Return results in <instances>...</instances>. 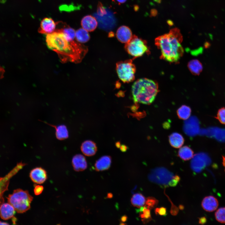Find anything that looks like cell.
Here are the masks:
<instances>
[{"label": "cell", "mask_w": 225, "mask_h": 225, "mask_svg": "<svg viewBox=\"0 0 225 225\" xmlns=\"http://www.w3.org/2000/svg\"><path fill=\"white\" fill-rule=\"evenodd\" d=\"M46 40L48 48L56 52L63 62H79L87 52L85 46L74 40L69 41L63 33L59 31L47 34Z\"/></svg>", "instance_id": "6da1fadb"}, {"label": "cell", "mask_w": 225, "mask_h": 225, "mask_svg": "<svg viewBox=\"0 0 225 225\" xmlns=\"http://www.w3.org/2000/svg\"><path fill=\"white\" fill-rule=\"evenodd\" d=\"M182 36L177 28L156 38L155 43L160 50V58L169 62L177 63L182 57L184 49L181 45Z\"/></svg>", "instance_id": "7a4b0ae2"}, {"label": "cell", "mask_w": 225, "mask_h": 225, "mask_svg": "<svg viewBox=\"0 0 225 225\" xmlns=\"http://www.w3.org/2000/svg\"><path fill=\"white\" fill-rule=\"evenodd\" d=\"M158 91L157 82L147 78L137 80L132 87V99L134 102L145 104L152 102Z\"/></svg>", "instance_id": "3957f363"}, {"label": "cell", "mask_w": 225, "mask_h": 225, "mask_svg": "<svg viewBox=\"0 0 225 225\" xmlns=\"http://www.w3.org/2000/svg\"><path fill=\"white\" fill-rule=\"evenodd\" d=\"M33 197L27 190L20 188L14 190L12 194L7 198L8 202L18 213H23L28 210L31 207V204Z\"/></svg>", "instance_id": "277c9868"}, {"label": "cell", "mask_w": 225, "mask_h": 225, "mask_svg": "<svg viewBox=\"0 0 225 225\" xmlns=\"http://www.w3.org/2000/svg\"><path fill=\"white\" fill-rule=\"evenodd\" d=\"M116 70L119 78L124 83L132 82L135 79L136 68L132 59L118 62Z\"/></svg>", "instance_id": "5b68a950"}, {"label": "cell", "mask_w": 225, "mask_h": 225, "mask_svg": "<svg viewBox=\"0 0 225 225\" xmlns=\"http://www.w3.org/2000/svg\"><path fill=\"white\" fill-rule=\"evenodd\" d=\"M125 48L128 54L135 58L141 57L145 53H149L147 42L135 35L125 43Z\"/></svg>", "instance_id": "8992f818"}, {"label": "cell", "mask_w": 225, "mask_h": 225, "mask_svg": "<svg viewBox=\"0 0 225 225\" xmlns=\"http://www.w3.org/2000/svg\"><path fill=\"white\" fill-rule=\"evenodd\" d=\"M26 164L20 162L3 177H0V206L4 202L3 195L8 190L10 179L25 166Z\"/></svg>", "instance_id": "52a82bcc"}, {"label": "cell", "mask_w": 225, "mask_h": 225, "mask_svg": "<svg viewBox=\"0 0 225 225\" xmlns=\"http://www.w3.org/2000/svg\"><path fill=\"white\" fill-rule=\"evenodd\" d=\"M172 173L163 168H157L153 170L149 176L152 182L161 184L168 183L174 177Z\"/></svg>", "instance_id": "ba28073f"}, {"label": "cell", "mask_w": 225, "mask_h": 225, "mask_svg": "<svg viewBox=\"0 0 225 225\" xmlns=\"http://www.w3.org/2000/svg\"><path fill=\"white\" fill-rule=\"evenodd\" d=\"M192 158L191 167L193 171L197 172H200L211 162L208 156L203 152L197 153Z\"/></svg>", "instance_id": "9c48e42d"}, {"label": "cell", "mask_w": 225, "mask_h": 225, "mask_svg": "<svg viewBox=\"0 0 225 225\" xmlns=\"http://www.w3.org/2000/svg\"><path fill=\"white\" fill-rule=\"evenodd\" d=\"M202 133L220 142H225V129L212 127L202 131Z\"/></svg>", "instance_id": "30bf717a"}, {"label": "cell", "mask_w": 225, "mask_h": 225, "mask_svg": "<svg viewBox=\"0 0 225 225\" xmlns=\"http://www.w3.org/2000/svg\"><path fill=\"white\" fill-rule=\"evenodd\" d=\"M29 176L33 182L38 184L43 183L47 178V172L40 167H36L31 170Z\"/></svg>", "instance_id": "8fae6325"}, {"label": "cell", "mask_w": 225, "mask_h": 225, "mask_svg": "<svg viewBox=\"0 0 225 225\" xmlns=\"http://www.w3.org/2000/svg\"><path fill=\"white\" fill-rule=\"evenodd\" d=\"M56 26V22H55L52 19L45 18L41 21L38 31L42 34L51 33L55 31Z\"/></svg>", "instance_id": "7c38bea8"}, {"label": "cell", "mask_w": 225, "mask_h": 225, "mask_svg": "<svg viewBox=\"0 0 225 225\" xmlns=\"http://www.w3.org/2000/svg\"><path fill=\"white\" fill-rule=\"evenodd\" d=\"M118 39L121 42L126 43L132 38V35L130 28L125 26H122L118 29L116 33Z\"/></svg>", "instance_id": "4fadbf2b"}, {"label": "cell", "mask_w": 225, "mask_h": 225, "mask_svg": "<svg viewBox=\"0 0 225 225\" xmlns=\"http://www.w3.org/2000/svg\"><path fill=\"white\" fill-rule=\"evenodd\" d=\"M72 162L74 170L77 172L83 171L87 167L86 158L81 154L74 155L72 158Z\"/></svg>", "instance_id": "5bb4252c"}, {"label": "cell", "mask_w": 225, "mask_h": 225, "mask_svg": "<svg viewBox=\"0 0 225 225\" xmlns=\"http://www.w3.org/2000/svg\"><path fill=\"white\" fill-rule=\"evenodd\" d=\"M218 206L217 199L214 197L209 196L205 197L202 202V206L206 211L212 212L216 210Z\"/></svg>", "instance_id": "9a60e30c"}, {"label": "cell", "mask_w": 225, "mask_h": 225, "mask_svg": "<svg viewBox=\"0 0 225 225\" xmlns=\"http://www.w3.org/2000/svg\"><path fill=\"white\" fill-rule=\"evenodd\" d=\"M80 148L82 153L87 156L94 155L97 150V147L95 143L90 140L83 142L81 144Z\"/></svg>", "instance_id": "2e32d148"}, {"label": "cell", "mask_w": 225, "mask_h": 225, "mask_svg": "<svg viewBox=\"0 0 225 225\" xmlns=\"http://www.w3.org/2000/svg\"><path fill=\"white\" fill-rule=\"evenodd\" d=\"M15 211L14 208L9 203H3L0 206V217L4 220L13 218Z\"/></svg>", "instance_id": "e0dca14e"}, {"label": "cell", "mask_w": 225, "mask_h": 225, "mask_svg": "<svg viewBox=\"0 0 225 225\" xmlns=\"http://www.w3.org/2000/svg\"><path fill=\"white\" fill-rule=\"evenodd\" d=\"M81 25L83 28L87 31L92 32L95 30L98 26L96 19L90 15L84 16L82 19Z\"/></svg>", "instance_id": "ac0fdd59"}, {"label": "cell", "mask_w": 225, "mask_h": 225, "mask_svg": "<svg viewBox=\"0 0 225 225\" xmlns=\"http://www.w3.org/2000/svg\"><path fill=\"white\" fill-rule=\"evenodd\" d=\"M112 159L109 156H104L99 158L95 164V168L97 171L108 169L111 163Z\"/></svg>", "instance_id": "d6986e66"}, {"label": "cell", "mask_w": 225, "mask_h": 225, "mask_svg": "<svg viewBox=\"0 0 225 225\" xmlns=\"http://www.w3.org/2000/svg\"><path fill=\"white\" fill-rule=\"evenodd\" d=\"M42 122H44L48 125L54 128L55 129L56 137V138L58 140H64L68 138V132L66 125L62 124L56 126L49 124L43 121Z\"/></svg>", "instance_id": "ffe728a7"}, {"label": "cell", "mask_w": 225, "mask_h": 225, "mask_svg": "<svg viewBox=\"0 0 225 225\" xmlns=\"http://www.w3.org/2000/svg\"><path fill=\"white\" fill-rule=\"evenodd\" d=\"M169 140L170 145L176 148H180L184 142V139L182 135L176 132L172 133L169 136Z\"/></svg>", "instance_id": "44dd1931"}, {"label": "cell", "mask_w": 225, "mask_h": 225, "mask_svg": "<svg viewBox=\"0 0 225 225\" xmlns=\"http://www.w3.org/2000/svg\"><path fill=\"white\" fill-rule=\"evenodd\" d=\"M188 67L191 72L194 75H198L202 70V66L197 59L190 60L188 63Z\"/></svg>", "instance_id": "7402d4cb"}, {"label": "cell", "mask_w": 225, "mask_h": 225, "mask_svg": "<svg viewBox=\"0 0 225 225\" xmlns=\"http://www.w3.org/2000/svg\"><path fill=\"white\" fill-rule=\"evenodd\" d=\"M179 157L184 161L188 160L193 156V152L189 147L185 146L181 148L178 151Z\"/></svg>", "instance_id": "603a6c76"}, {"label": "cell", "mask_w": 225, "mask_h": 225, "mask_svg": "<svg viewBox=\"0 0 225 225\" xmlns=\"http://www.w3.org/2000/svg\"><path fill=\"white\" fill-rule=\"evenodd\" d=\"M75 37L77 41L81 43L87 42L90 38L88 31L83 28H80L75 32Z\"/></svg>", "instance_id": "cb8c5ba5"}, {"label": "cell", "mask_w": 225, "mask_h": 225, "mask_svg": "<svg viewBox=\"0 0 225 225\" xmlns=\"http://www.w3.org/2000/svg\"><path fill=\"white\" fill-rule=\"evenodd\" d=\"M146 199L141 194L137 193L133 195L131 199V203L134 207L140 208L145 204Z\"/></svg>", "instance_id": "d4e9b609"}, {"label": "cell", "mask_w": 225, "mask_h": 225, "mask_svg": "<svg viewBox=\"0 0 225 225\" xmlns=\"http://www.w3.org/2000/svg\"><path fill=\"white\" fill-rule=\"evenodd\" d=\"M191 110L190 107L186 105H182L177 111V114L179 118L182 120L188 119L190 116Z\"/></svg>", "instance_id": "484cf974"}, {"label": "cell", "mask_w": 225, "mask_h": 225, "mask_svg": "<svg viewBox=\"0 0 225 225\" xmlns=\"http://www.w3.org/2000/svg\"><path fill=\"white\" fill-rule=\"evenodd\" d=\"M140 208L139 216L144 224H146L152 220L150 210L145 206Z\"/></svg>", "instance_id": "4316f807"}, {"label": "cell", "mask_w": 225, "mask_h": 225, "mask_svg": "<svg viewBox=\"0 0 225 225\" xmlns=\"http://www.w3.org/2000/svg\"><path fill=\"white\" fill-rule=\"evenodd\" d=\"M216 220L222 223H225V207H222L218 209L215 212Z\"/></svg>", "instance_id": "83f0119b"}, {"label": "cell", "mask_w": 225, "mask_h": 225, "mask_svg": "<svg viewBox=\"0 0 225 225\" xmlns=\"http://www.w3.org/2000/svg\"><path fill=\"white\" fill-rule=\"evenodd\" d=\"M158 202V200L155 198L152 197H148L146 200L144 206L151 210L156 207Z\"/></svg>", "instance_id": "f1b7e54d"}, {"label": "cell", "mask_w": 225, "mask_h": 225, "mask_svg": "<svg viewBox=\"0 0 225 225\" xmlns=\"http://www.w3.org/2000/svg\"><path fill=\"white\" fill-rule=\"evenodd\" d=\"M216 118L220 123L225 124V108H221L218 110Z\"/></svg>", "instance_id": "f546056e"}, {"label": "cell", "mask_w": 225, "mask_h": 225, "mask_svg": "<svg viewBox=\"0 0 225 225\" xmlns=\"http://www.w3.org/2000/svg\"><path fill=\"white\" fill-rule=\"evenodd\" d=\"M107 10L101 2H99L98 6L97 13L99 17H102L107 14Z\"/></svg>", "instance_id": "4dcf8cb0"}, {"label": "cell", "mask_w": 225, "mask_h": 225, "mask_svg": "<svg viewBox=\"0 0 225 225\" xmlns=\"http://www.w3.org/2000/svg\"><path fill=\"white\" fill-rule=\"evenodd\" d=\"M77 8V7L74 6L72 5L69 6L67 5H63L60 6L59 8L61 11H70L75 9Z\"/></svg>", "instance_id": "1f68e13d"}, {"label": "cell", "mask_w": 225, "mask_h": 225, "mask_svg": "<svg viewBox=\"0 0 225 225\" xmlns=\"http://www.w3.org/2000/svg\"><path fill=\"white\" fill-rule=\"evenodd\" d=\"M155 212L156 215L165 216L167 215L166 208L163 207L156 208L155 210Z\"/></svg>", "instance_id": "d6a6232c"}, {"label": "cell", "mask_w": 225, "mask_h": 225, "mask_svg": "<svg viewBox=\"0 0 225 225\" xmlns=\"http://www.w3.org/2000/svg\"><path fill=\"white\" fill-rule=\"evenodd\" d=\"M43 190V187L42 186L39 185H36L34 187V193L36 195H39L42 192Z\"/></svg>", "instance_id": "836d02e7"}, {"label": "cell", "mask_w": 225, "mask_h": 225, "mask_svg": "<svg viewBox=\"0 0 225 225\" xmlns=\"http://www.w3.org/2000/svg\"><path fill=\"white\" fill-rule=\"evenodd\" d=\"M178 181L173 178L171 179L168 182V185L171 187L176 186L178 183Z\"/></svg>", "instance_id": "e575fe53"}, {"label": "cell", "mask_w": 225, "mask_h": 225, "mask_svg": "<svg viewBox=\"0 0 225 225\" xmlns=\"http://www.w3.org/2000/svg\"><path fill=\"white\" fill-rule=\"evenodd\" d=\"M5 71L4 68L0 66V80L4 77Z\"/></svg>", "instance_id": "d590c367"}, {"label": "cell", "mask_w": 225, "mask_h": 225, "mask_svg": "<svg viewBox=\"0 0 225 225\" xmlns=\"http://www.w3.org/2000/svg\"><path fill=\"white\" fill-rule=\"evenodd\" d=\"M206 221V219L205 217H202L199 219V223L201 224H203Z\"/></svg>", "instance_id": "8d00e7d4"}, {"label": "cell", "mask_w": 225, "mask_h": 225, "mask_svg": "<svg viewBox=\"0 0 225 225\" xmlns=\"http://www.w3.org/2000/svg\"><path fill=\"white\" fill-rule=\"evenodd\" d=\"M127 147L125 145H122L120 148L121 150L123 152H125L127 150Z\"/></svg>", "instance_id": "74e56055"}, {"label": "cell", "mask_w": 225, "mask_h": 225, "mask_svg": "<svg viewBox=\"0 0 225 225\" xmlns=\"http://www.w3.org/2000/svg\"><path fill=\"white\" fill-rule=\"evenodd\" d=\"M127 218L128 217L124 215L121 217V220L122 222H124L127 221Z\"/></svg>", "instance_id": "f35d334b"}, {"label": "cell", "mask_w": 225, "mask_h": 225, "mask_svg": "<svg viewBox=\"0 0 225 225\" xmlns=\"http://www.w3.org/2000/svg\"><path fill=\"white\" fill-rule=\"evenodd\" d=\"M173 178L175 180L178 181H179L180 180V177L178 175H175V176H174Z\"/></svg>", "instance_id": "ab89813d"}, {"label": "cell", "mask_w": 225, "mask_h": 225, "mask_svg": "<svg viewBox=\"0 0 225 225\" xmlns=\"http://www.w3.org/2000/svg\"><path fill=\"white\" fill-rule=\"evenodd\" d=\"M112 194L111 193H108L107 197L108 198H111L112 197Z\"/></svg>", "instance_id": "60d3db41"}, {"label": "cell", "mask_w": 225, "mask_h": 225, "mask_svg": "<svg viewBox=\"0 0 225 225\" xmlns=\"http://www.w3.org/2000/svg\"><path fill=\"white\" fill-rule=\"evenodd\" d=\"M119 3H122L125 2L127 0H116Z\"/></svg>", "instance_id": "b9f144b4"}, {"label": "cell", "mask_w": 225, "mask_h": 225, "mask_svg": "<svg viewBox=\"0 0 225 225\" xmlns=\"http://www.w3.org/2000/svg\"><path fill=\"white\" fill-rule=\"evenodd\" d=\"M222 160H223L222 164H223V166L224 167V170H225V158L224 157H223Z\"/></svg>", "instance_id": "7bdbcfd3"}, {"label": "cell", "mask_w": 225, "mask_h": 225, "mask_svg": "<svg viewBox=\"0 0 225 225\" xmlns=\"http://www.w3.org/2000/svg\"><path fill=\"white\" fill-rule=\"evenodd\" d=\"M0 224H4V225H8L9 224L8 223H7L6 222H2L1 221H0Z\"/></svg>", "instance_id": "ee69618b"}, {"label": "cell", "mask_w": 225, "mask_h": 225, "mask_svg": "<svg viewBox=\"0 0 225 225\" xmlns=\"http://www.w3.org/2000/svg\"><path fill=\"white\" fill-rule=\"evenodd\" d=\"M6 0H0V2L3 3L5 2Z\"/></svg>", "instance_id": "f6af8a7d"}]
</instances>
